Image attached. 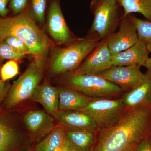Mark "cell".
Returning a JSON list of instances; mask_svg holds the SVG:
<instances>
[{
	"label": "cell",
	"mask_w": 151,
	"mask_h": 151,
	"mask_svg": "<svg viewBox=\"0 0 151 151\" xmlns=\"http://www.w3.org/2000/svg\"><path fill=\"white\" fill-rule=\"evenodd\" d=\"M151 133V107L126 108L116 123L96 132L90 151H136Z\"/></svg>",
	"instance_id": "cell-1"
},
{
	"label": "cell",
	"mask_w": 151,
	"mask_h": 151,
	"mask_svg": "<svg viewBox=\"0 0 151 151\" xmlns=\"http://www.w3.org/2000/svg\"><path fill=\"white\" fill-rule=\"evenodd\" d=\"M9 37L22 40L29 49L34 61L43 68L51 43L37 25L28 7L15 16L0 17V41Z\"/></svg>",
	"instance_id": "cell-2"
},
{
	"label": "cell",
	"mask_w": 151,
	"mask_h": 151,
	"mask_svg": "<svg viewBox=\"0 0 151 151\" xmlns=\"http://www.w3.org/2000/svg\"><path fill=\"white\" fill-rule=\"evenodd\" d=\"M101 40L96 34L79 39L69 46L60 49L52 58L51 71L53 74L73 71L81 64Z\"/></svg>",
	"instance_id": "cell-3"
},
{
	"label": "cell",
	"mask_w": 151,
	"mask_h": 151,
	"mask_svg": "<svg viewBox=\"0 0 151 151\" xmlns=\"http://www.w3.org/2000/svg\"><path fill=\"white\" fill-rule=\"evenodd\" d=\"M90 8L94 15L90 32L107 39L119 27L124 15L122 6L116 0H92Z\"/></svg>",
	"instance_id": "cell-4"
},
{
	"label": "cell",
	"mask_w": 151,
	"mask_h": 151,
	"mask_svg": "<svg viewBox=\"0 0 151 151\" xmlns=\"http://www.w3.org/2000/svg\"><path fill=\"white\" fill-rule=\"evenodd\" d=\"M42 69L43 68L34 61L30 64L24 73L11 86L3 104L5 109L12 110L25 100L31 99L43 78Z\"/></svg>",
	"instance_id": "cell-5"
},
{
	"label": "cell",
	"mask_w": 151,
	"mask_h": 151,
	"mask_svg": "<svg viewBox=\"0 0 151 151\" xmlns=\"http://www.w3.org/2000/svg\"><path fill=\"white\" fill-rule=\"evenodd\" d=\"M65 81L71 89L91 97L114 96L123 91L118 85L97 74L69 75Z\"/></svg>",
	"instance_id": "cell-6"
},
{
	"label": "cell",
	"mask_w": 151,
	"mask_h": 151,
	"mask_svg": "<svg viewBox=\"0 0 151 151\" xmlns=\"http://www.w3.org/2000/svg\"><path fill=\"white\" fill-rule=\"evenodd\" d=\"M126 109L122 98H93L81 111L92 117L99 129L117 122Z\"/></svg>",
	"instance_id": "cell-7"
},
{
	"label": "cell",
	"mask_w": 151,
	"mask_h": 151,
	"mask_svg": "<svg viewBox=\"0 0 151 151\" xmlns=\"http://www.w3.org/2000/svg\"><path fill=\"white\" fill-rule=\"evenodd\" d=\"M132 14L124 15L119 25V29L108 38L107 44L112 55L127 50L139 40Z\"/></svg>",
	"instance_id": "cell-8"
},
{
	"label": "cell",
	"mask_w": 151,
	"mask_h": 151,
	"mask_svg": "<svg viewBox=\"0 0 151 151\" xmlns=\"http://www.w3.org/2000/svg\"><path fill=\"white\" fill-rule=\"evenodd\" d=\"M141 67L139 65L113 66L96 74L118 85L123 90H131L147 77L141 71Z\"/></svg>",
	"instance_id": "cell-9"
},
{
	"label": "cell",
	"mask_w": 151,
	"mask_h": 151,
	"mask_svg": "<svg viewBox=\"0 0 151 151\" xmlns=\"http://www.w3.org/2000/svg\"><path fill=\"white\" fill-rule=\"evenodd\" d=\"M112 54L108 47L107 40H102L90 52L84 62L70 75L96 74L113 66Z\"/></svg>",
	"instance_id": "cell-10"
},
{
	"label": "cell",
	"mask_w": 151,
	"mask_h": 151,
	"mask_svg": "<svg viewBox=\"0 0 151 151\" xmlns=\"http://www.w3.org/2000/svg\"><path fill=\"white\" fill-rule=\"evenodd\" d=\"M47 26L50 35L57 43H66L72 40L71 32L68 27L60 6L56 1H52L50 4Z\"/></svg>",
	"instance_id": "cell-11"
},
{
	"label": "cell",
	"mask_w": 151,
	"mask_h": 151,
	"mask_svg": "<svg viewBox=\"0 0 151 151\" xmlns=\"http://www.w3.org/2000/svg\"><path fill=\"white\" fill-rule=\"evenodd\" d=\"M54 118L66 130L97 132L98 129L92 117L82 111H59Z\"/></svg>",
	"instance_id": "cell-12"
},
{
	"label": "cell",
	"mask_w": 151,
	"mask_h": 151,
	"mask_svg": "<svg viewBox=\"0 0 151 151\" xmlns=\"http://www.w3.org/2000/svg\"><path fill=\"white\" fill-rule=\"evenodd\" d=\"M149 53L145 43L139 40L134 46L127 50L113 55L112 64L113 66L139 65L144 66L149 58Z\"/></svg>",
	"instance_id": "cell-13"
},
{
	"label": "cell",
	"mask_w": 151,
	"mask_h": 151,
	"mask_svg": "<svg viewBox=\"0 0 151 151\" xmlns=\"http://www.w3.org/2000/svg\"><path fill=\"white\" fill-rule=\"evenodd\" d=\"M122 98L126 108L151 107V78L147 76L144 81L127 92Z\"/></svg>",
	"instance_id": "cell-14"
},
{
	"label": "cell",
	"mask_w": 151,
	"mask_h": 151,
	"mask_svg": "<svg viewBox=\"0 0 151 151\" xmlns=\"http://www.w3.org/2000/svg\"><path fill=\"white\" fill-rule=\"evenodd\" d=\"M31 99L40 103L48 114L54 117L59 111V95L57 87L47 82L36 87Z\"/></svg>",
	"instance_id": "cell-15"
},
{
	"label": "cell",
	"mask_w": 151,
	"mask_h": 151,
	"mask_svg": "<svg viewBox=\"0 0 151 151\" xmlns=\"http://www.w3.org/2000/svg\"><path fill=\"white\" fill-rule=\"evenodd\" d=\"M57 88L60 111H81L93 99L71 88Z\"/></svg>",
	"instance_id": "cell-16"
},
{
	"label": "cell",
	"mask_w": 151,
	"mask_h": 151,
	"mask_svg": "<svg viewBox=\"0 0 151 151\" xmlns=\"http://www.w3.org/2000/svg\"><path fill=\"white\" fill-rule=\"evenodd\" d=\"M54 118L42 111H29L25 115L24 122L27 129L33 134H42L54 129Z\"/></svg>",
	"instance_id": "cell-17"
},
{
	"label": "cell",
	"mask_w": 151,
	"mask_h": 151,
	"mask_svg": "<svg viewBox=\"0 0 151 151\" xmlns=\"http://www.w3.org/2000/svg\"><path fill=\"white\" fill-rule=\"evenodd\" d=\"M96 132L66 130V142L70 150L90 151L96 140Z\"/></svg>",
	"instance_id": "cell-18"
},
{
	"label": "cell",
	"mask_w": 151,
	"mask_h": 151,
	"mask_svg": "<svg viewBox=\"0 0 151 151\" xmlns=\"http://www.w3.org/2000/svg\"><path fill=\"white\" fill-rule=\"evenodd\" d=\"M15 128L7 113L0 112V151H11L16 143Z\"/></svg>",
	"instance_id": "cell-19"
},
{
	"label": "cell",
	"mask_w": 151,
	"mask_h": 151,
	"mask_svg": "<svg viewBox=\"0 0 151 151\" xmlns=\"http://www.w3.org/2000/svg\"><path fill=\"white\" fill-rule=\"evenodd\" d=\"M66 129L60 126L54 128L36 147L35 151H54L66 143Z\"/></svg>",
	"instance_id": "cell-20"
},
{
	"label": "cell",
	"mask_w": 151,
	"mask_h": 151,
	"mask_svg": "<svg viewBox=\"0 0 151 151\" xmlns=\"http://www.w3.org/2000/svg\"><path fill=\"white\" fill-rule=\"evenodd\" d=\"M124 14L138 13L151 22V0H119Z\"/></svg>",
	"instance_id": "cell-21"
},
{
	"label": "cell",
	"mask_w": 151,
	"mask_h": 151,
	"mask_svg": "<svg viewBox=\"0 0 151 151\" xmlns=\"http://www.w3.org/2000/svg\"><path fill=\"white\" fill-rule=\"evenodd\" d=\"M139 40L145 43L149 52H151V22L141 19L134 16Z\"/></svg>",
	"instance_id": "cell-22"
},
{
	"label": "cell",
	"mask_w": 151,
	"mask_h": 151,
	"mask_svg": "<svg viewBox=\"0 0 151 151\" xmlns=\"http://www.w3.org/2000/svg\"><path fill=\"white\" fill-rule=\"evenodd\" d=\"M25 53L17 50L9 45L5 40L0 41V59L20 60L25 56Z\"/></svg>",
	"instance_id": "cell-23"
},
{
	"label": "cell",
	"mask_w": 151,
	"mask_h": 151,
	"mask_svg": "<svg viewBox=\"0 0 151 151\" xmlns=\"http://www.w3.org/2000/svg\"><path fill=\"white\" fill-rule=\"evenodd\" d=\"M47 0H32L31 14L34 19L41 23L45 19Z\"/></svg>",
	"instance_id": "cell-24"
},
{
	"label": "cell",
	"mask_w": 151,
	"mask_h": 151,
	"mask_svg": "<svg viewBox=\"0 0 151 151\" xmlns=\"http://www.w3.org/2000/svg\"><path fill=\"white\" fill-rule=\"evenodd\" d=\"M1 79L7 81L16 76L19 73V65L17 61L10 60L1 68Z\"/></svg>",
	"instance_id": "cell-25"
},
{
	"label": "cell",
	"mask_w": 151,
	"mask_h": 151,
	"mask_svg": "<svg viewBox=\"0 0 151 151\" xmlns=\"http://www.w3.org/2000/svg\"><path fill=\"white\" fill-rule=\"evenodd\" d=\"M9 45L19 51L26 54H30V52L27 45L21 40L15 37H9L4 40Z\"/></svg>",
	"instance_id": "cell-26"
},
{
	"label": "cell",
	"mask_w": 151,
	"mask_h": 151,
	"mask_svg": "<svg viewBox=\"0 0 151 151\" xmlns=\"http://www.w3.org/2000/svg\"><path fill=\"white\" fill-rule=\"evenodd\" d=\"M28 0H10V7L15 15L21 13L28 7Z\"/></svg>",
	"instance_id": "cell-27"
},
{
	"label": "cell",
	"mask_w": 151,
	"mask_h": 151,
	"mask_svg": "<svg viewBox=\"0 0 151 151\" xmlns=\"http://www.w3.org/2000/svg\"><path fill=\"white\" fill-rule=\"evenodd\" d=\"M11 86L8 81H4L0 79V109L5 101Z\"/></svg>",
	"instance_id": "cell-28"
},
{
	"label": "cell",
	"mask_w": 151,
	"mask_h": 151,
	"mask_svg": "<svg viewBox=\"0 0 151 151\" xmlns=\"http://www.w3.org/2000/svg\"><path fill=\"white\" fill-rule=\"evenodd\" d=\"M9 0H0V16L6 17L9 13L8 4Z\"/></svg>",
	"instance_id": "cell-29"
},
{
	"label": "cell",
	"mask_w": 151,
	"mask_h": 151,
	"mask_svg": "<svg viewBox=\"0 0 151 151\" xmlns=\"http://www.w3.org/2000/svg\"><path fill=\"white\" fill-rule=\"evenodd\" d=\"M136 151H151V144L148 137L140 144Z\"/></svg>",
	"instance_id": "cell-30"
},
{
	"label": "cell",
	"mask_w": 151,
	"mask_h": 151,
	"mask_svg": "<svg viewBox=\"0 0 151 151\" xmlns=\"http://www.w3.org/2000/svg\"><path fill=\"white\" fill-rule=\"evenodd\" d=\"M144 66L147 69V72L145 73L147 77L151 78V58H149L147 59Z\"/></svg>",
	"instance_id": "cell-31"
},
{
	"label": "cell",
	"mask_w": 151,
	"mask_h": 151,
	"mask_svg": "<svg viewBox=\"0 0 151 151\" xmlns=\"http://www.w3.org/2000/svg\"><path fill=\"white\" fill-rule=\"evenodd\" d=\"M54 151H71V150L66 142L56 149Z\"/></svg>",
	"instance_id": "cell-32"
},
{
	"label": "cell",
	"mask_w": 151,
	"mask_h": 151,
	"mask_svg": "<svg viewBox=\"0 0 151 151\" xmlns=\"http://www.w3.org/2000/svg\"><path fill=\"white\" fill-rule=\"evenodd\" d=\"M148 138L149 139V140H150V142L151 144V133H150V136H149Z\"/></svg>",
	"instance_id": "cell-33"
},
{
	"label": "cell",
	"mask_w": 151,
	"mask_h": 151,
	"mask_svg": "<svg viewBox=\"0 0 151 151\" xmlns=\"http://www.w3.org/2000/svg\"><path fill=\"white\" fill-rule=\"evenodd\" d=\"M1 67H0V79H1Z\"/></svg>",
	"instance_id": "cell-34"
},
{
	"label": "cell",
	"mask_w": 151,
	"mask_h": 151,
	"mask_svg": "<svg viewBox=\"0 0 151 151\" xmlns=\"http://www.w3.org/2000/svg\"><path fill=\"white\" fill-rule=\"evenodd\" d=\"M116 1H118V2H119V0H116Z\"/></svg>",
	"instance_id": "cell-35"
},
{
	"label": "cell",
	"mask_w": 151,
	"mask_h": 151,
	"mask_svg": "<svg viewBox=\"0 0 151 151\" xmlns=\"http://www.w3.org/2000/svg\"><path fill=\"white\" fill-rule=\"evenodd\" d=\"M71 150V151H74V150Z\"/></svg>",
	"instance_id": "cell-36"
},
{
	"label": "cell",
	"mask_w": 151,
	"mask_h": 151,
	"mask_svg": "<svg viewBox=\"0 0 151 151\" xmlns=\"http://www.w3.org/2000/svg\"></svg>",
	"instance_id": "cell-37"
}]
</instances>
